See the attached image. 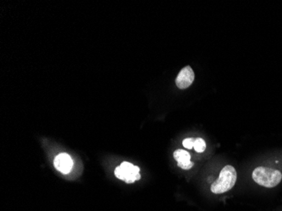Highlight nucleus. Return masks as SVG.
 Listing matches in <instances>:
<instances>
[{
  "label": "nucleus",
  "mask_w": 282,
  "mask_h": 211,
  "mask_svg": "<svg viewBox=\"0 0 282 211\" xmlns=\"http://www.w3.org/2000/svg\"><path fill=\"white\" fill-rule=\"evenodd\" d=\"M252 178L259 185L266 188H275L282 182V172L270 167H259L254 170Z\"/></svg>",
  "instance_id": "obj_1"
},
{
  "label": "nucleus",
  "mask_w": 282,
  "mask_h": 211,
  "mask_svg": "<svg viewBox=\"0 0 282 211\" xmlns=\"http://www.w3.org/2000/svg\"><path fill=\"white\" fill-rule=\"evenodd\" d=\"M237 182V172L234 167L227 165L221 170L220 176L210 187V190L215 195H221L229 191Z\"/></svg>",
  "instance_id": "obj_2"
},
{
  "label": "nucleus",
  "mask_w": 282,
  "mask_h": 211,
  "mask_svg": "<svg viewBox=\"0 0 282 211\" xmlns=\"http://www.w3.org/2000/svg\"><path fill=\"white\" fill-rule=\"evenodd\" d=\"M114 174L118 179L124 181L127 184H134L135 181L141 178L140 168L127 161H124L115 169Z\"/></svg>",
  "instance_id": "obj_3"
},
{
  "label": "nucleus",
  "mask_w": 282,
  "mask_h": 211,
  "mask_svg": "<svg viewBox=\"0 0 282 211\" xmlns=\"http://www.w3.org/2000/svg\"><path fill=\"white\" fill-rule=\"evenodd\" d=\"M195 78L194 72L190 66H186L180 70L179 75L177 76L176 85L179 89H187L189 87Z\"/></svg>",
  "instance_id": "obj_4"
},
{
  "label": "nucleus",
  "mask_w": 282,
  "mask_h": 211,
  "mask_svg": "<svg viewBox=\"0 0 282 211\" xmlns=\"http://www.w3.org/2000/svg\"><path fill=\"white\" fill-rule=\"evenodd\" d=\"M53 164L58 171L64 174H68L72 169L74 162L70 155L66 153H61L55 157Z\"/></svg>",
  "instance_id": "obj_5"
},
{
  "label": "nucleus",
  "mask_w": 282,
  "mask_h": 211,
  "mask_svg": "<svg viewBox=\"0 0 282 211\" xmlns=\"http://www.w3.org/2000/svg\"><path fill=\"white\" fill-rule=\"evenodd\" d=\"M174 157L178 161V166L182 169L189 170L194 166V163L190 161L189 153L184 150H177L174 151Z\"/></svg>",
  "instance_id": "obj_6"
},
{
  "label": "nucleus",
  "mask_w": 282,
  "mask_h": 211,
  "mask_svg": "<svg viewBox=\"0 0 282 211\" xmlns=\"http://www.w3.org/2000/svg\"><path fill=\"white\" fill-rule=\"evenodd\" d=\"M193 148H194V150H195L196 152H204L205 149H206L205 141L201 138H197V139H195V141H194Z\"/></svg>",
  "instance_id": "obj_7"
},
{
  "label": "nucleus",
  "mask_w": 282,
  "mask_h": 211,
  "mask_svg": "<svg viewBox=\"0 0 282 211\" xmlns=\"http://www.w3.org/2000/svg\"><path fill=\"white\" fill-rule=\"evenodd\" d=\"M194 141H195V139H193V138H188V139H185V140L183 141V145H184L186 149L191 150V149H193V148Z\"/></svg>",
  "instance_id": "obj_8"
}]
</instances>
